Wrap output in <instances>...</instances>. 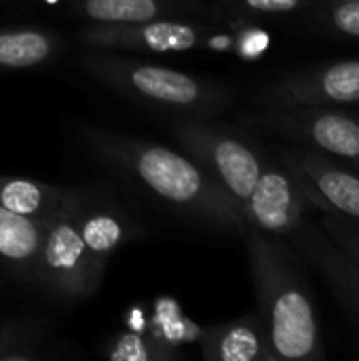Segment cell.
<instances>
[{"label":"cell","instance_id":"obj_3","mask_svg":"<svg viewBox=\"0 0 359 361\" xmlns=\"http://www.w3.org/2000/svg\"><path fill=\"white\" fill-rule=\"evenodd\" d=\"M80 63L93 78L116 93L180 116L212 118L226 112L235 102L233 89L218 80L123 57L118 51L89 49L80 57Z\"/></svg>","mask_w":359,"mask_h":361},{"label":"cell","instance_id":"obj_2","mask_svg":"<svg viewBox=\"0 0 359 361\" xmlns=\"http://www.w3.org/2000/svg\"><path fill=\"white\" fill-rule=\"evenodd\" d=\"M248 258L271 361H320L326 355L315 298L279 237L248 228Z\"/></svg>","mask_w":359,"mask_h":361},{"label":"cell","instance_id":"obj_9","mask_svg":"<svg viewBox=\"0 0 359 361\" xmlns=\"http://www.w3.org/2000/svg\"><path fill=\"white\" fill-rule=\"evenodd\" d=\"M275 108H336L359 104V59L334 61L290 74L264 91Z\"/></svg>","mask_w":359,"mask_h":361},{"label":"cell","instance_id":"obj_14","mask_svg":"<svg viewBox=\"0 0 359 361\" xmlns=\"http://www.w3.org/2000/svg\"><path fill=\"white\" fill-rule=\"evenodd\" d=\"M47 224L49 222L23 218L0 207V264L8 273L36 283Z\"/></svg>","mask_w":359,"mask_h":361},{"label":"cell","instance_id":"obj_11","mask_svg":"<svg viewBox=\"0 0 359 361\" xmlns=\"http://www.w3.org/2000/svg\"><path fill=\"white\" fill-rule=\"evenodd\" d=\"M298 250L311 260V264L324 275L328 286L334 290L343 307L359 324V264L345 252H341L332 239L324 233L322 224H313L307 218L290 237Z\"/></svg>","mask_w":359,"mask_h":361},{"label":"cell","instance_id":"obj_13","mask_svg":"<svg viewBox=\"0 0 359 361\" xmlns=\"http://www.w3.org/2000/svg\"><path fill=\"white\" fill-rule=\"evenodd\" d=\"M199 345L207 361H271L269 338L258 311L205 328Z\"/></svg>","mask_w":359,"mask_h":361},{"label":"cell","instance_id":"obj_8","mask_svg":"<svg viewBox=\"0 0 359 361\" xmlns=\"http://www.w3.org/2000/svg\"><path fill=\"white\" fill-rule=\"evenodd\" d=\"M309 209L311 203L286 163L267 159L241 214L248 228L281 239L294 235Z\"/></svg>","mask_w":359,"mask_h":361},{"label":"cell","instance_id":"obj_10","mask_svg":"<svg viewBox=\"0 0 359 361\" xmlns=\"http://www.w3.org/2000/svg\"><path fill=\"white\" fill-rule=\"evenodd\" d=\"M281 161L296 176L311 207L359 224V176L315 150H286Z\"/></svg>","mask_w":359,"mask_h":361},{"label":"cell","instance_id":"obj_16","mask_svg":"<svg viewBox=\"0 0 359 361\" xmlns=\"http://www.w3.org/2000/svg\"><path fill=\"white\" fill-rule=\"evenodd\" d=\"M197 6L188 0H76L74 13L89 23H140L161 17H182Z\"/></svg>","mask_w":359,"mask_h":361},{"label":"cell","instance_id":"obj_19","mask_svg":"<svg viewBox=\"0 0 359 361\" xmlns=\"http://www.w3.org/2000/svg\"><path fill=\"white\" fill-rule=\"evenodd\" d=\"M40 332L25 324L0 326V361H36L49 357L44 353Z\"/></svg>","mask_w":359,"mask_h":361},{"label":"cell","instance_id":"obj_20","mask_svg":"<svg viewBox=\"0 0 359 361\" xmlns=\"http://www.w3.org/2000/svg\"><path fill=\"white\" fill-rule=\"evenodd\" d=\"M203 330L201 326H197L193 319L184 317L176 307L174 311H161L150 328L146 332L154 334L157 338L169 343V345H176V347H182V345H188V343H199L201 336H203Z\"/></svg>","mask_w":359,"mask_h":361},{"label":"cell","instance_id":"obj_7","mask_svg":"<svg viewBox=\"0 0 359 361\" xmlns=\"http://www.w3.org/2000/svg\"><path fill=\"white\" fill-rule=\"evenodd\" d=\"M87 49L138 51V53H182L209 42L207 25L184 17H161L140 23H89L80 32Z\"/></svg>","mask_w":359,"mask_h":361},{"label":"cell","instance_id":"obj_22","mask_svg":"<svg viewBox=\"0 0 359 361\" xmlns=\"http://www.w3.org/2000/svg\"><path fill=\"white\" fill-rule=\"evenodd\" d=\"M322 228L324 233L332 239V243L345 252L353 262L359 264V224L345 218V216H339V214H328L324 220H322Z\"/></svg>","mask_w":359,"mask_h":361},{"label":"cell","instance_id":"obj_17","mask_svg":"<svg viewBox=\"0 0 359 361\" xmlns=\"http://www.w3.org/2000/svg\"><path fill=\"white\" fill-rule=\"evenodd\" d=\"M61 49L55 32L40 27L0 30V72H19L49 63Z\"/></svg>","mask_w":359,"mask_h":361},{"label":"cell","instance_id":"obj_1","mask_svg":"<svg viewBox=\"0 0 359 361\" xmlns=\"http://www.w3.org/2000/svg\"><path fill=\"white\" fill-rule=\"evenodd\" d=\"M85 140L102 161L127 173L169 209L209 228L245 235L239 205L190 154L99 127L85 129Z\"/></svg>","mask_w":359,"mask_h":361},{"label":"cell","instance_id":"obj_23","mask_svg":"<svg viewBox=\"0 0 359 361\" xmlns=\"http://www.w3.org/2000/svg\"><path fill=\"white\" fill-rule=\"evenodd\" d=\"M216 2L245 15H290L315 4V0H216Z\"/></svg>","mask_w":359,"mask_h":361},{"label":"cell","instance_id":"obj_24","mask_svg":"<svg viewBox=\"0 0 359 361\" xmlns=\"http://www.w3.org/2000/svg\"><path fill=\"white\" fill-rule=\"evenodd\" d=\"M345 2H359V0H345Z\"/></svg>","mask_w":359,"mask_h":361},{"label":"cell","instance_id":"obj_6","mask_svg":"<svg viewBox=\"0 0 359 361\" xmlns=\"http://www.w3.org/2000/svg\"><path fill=\"white\" fill-rule=\"evenodd\" d=\"M254 125L305 142L322 154L339 157L359 169V116L336 108H275L248 116Z\"/></svg>","mask_w":359,"mask_h":361},{"label":"cell","instance_id":"obj_4","mask_svg":"<svg viewBox=\"0 0 359 361\" xmlns=\"http://www.w3.org/2000/svg\"><path fill=\"white\" fill-rule=\"evenodd\" d=\"M171 133L182 148L216 178L239 209H243L267 161L258 146L239 131L201 116L174 121Z\"/></svg>","mask_w":359,"mask_h":361},{"label":"cell","instance_id":"obj_21","mask_svg":"<svg viewBox=\"0 0 359 361\" xmlns=\"http://www.w3.org/2000/svg\"><path fill=\"white\" fill-rule=\"evenodd\" d=\"M320 15L324 25L332 32L347 38H359V2L330 0L322 6Z\"/></svg>","mask_w":359,"mask_h":361},{"label":"cell","instance_id":"obj_12","mask_svg":"<svg viewBox=\"0 0 359 361\" xmlns=\"http://www.w3.org/2000/svg\"><path fill=\"white\" fill-rule=\"evenodd\" d=\"M74 218L93 267L104 275L114 252L131 239V222L112 205L91 203L83 190L74 207Z\"/></svg>","mask_w":359,"mask_h":361},{"label":"cell","instance_id":"obj_15","mask_svg":"<svg viewBox=\"0 0 359 361\" xmlns=\"http://www.w3.org/2000/svg\"><path fill=\"white\" fill-rule=\"evenodd\" d=\"M76 195V188L15 176H0V207L23 218L51 222L74 203Z\"/></svg>","mask_w":359,"mask_h":361},{"label":"cell","instance_id":"obj_18","mask_svg":"<svg viewBox=\"0 0 359 361\" xmlns=\"http://www.w3.org/2000/svg\"><path fill=\"white\" fill-rule=\"evenodd\" d=\"M102 355L110 361H178L184 357L180 347L169 345L146 330L116 332L106 341Z\"/></svg>","mask_w":359,"mask_h":361},{"label":"cell","instance_id":"obj_5","mask_svg":"<svg viewBox=\"0 0 359 361\" xmlns=\"http://www.w3.org/2000/svg\"><path fill=\"white\" fill-rule=\"evenodd\" d=\"M78 197L80 190L74 203L47 224L38 260L36 283L63 300H83L95 294L104 279L93 267L76 226L74 207Z\"/></svg>","mask_w":359,"mask_h":361}]
</instances>
